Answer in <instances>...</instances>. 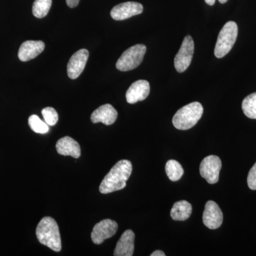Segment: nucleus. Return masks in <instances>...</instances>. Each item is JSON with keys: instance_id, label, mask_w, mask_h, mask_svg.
Masks as SVG:
<instances>
[{"instance_id": "nucleus-1", "label": "nucleus", "mask_w": 256, "mask_h": 256, "mask_svg": "<svg viewBox=\"0 0 256 256\" xmlns=\"http://www.w3.org/2000/svg\"><path fill=\"white\" fill-rule=\"evenodd\" d=\"M132 165L127 160H120L112 166L102 180L99 188L101 194L112 193L119 191L126 186V182L132 174Z\"/></svg>"}, {"instance_id": "nucleus-2", "label": "nucleus", "mask_w": 256, "mask_h": 256, "mask_svg": "<svg viewBox=\"0 0 256 256\" xmlns=\"http://www.w3.org/2000/svg\"><path fill=\"white\" fill-rule=\"evenodd\" d=\"M36 235L40 244L46 246L54 252L62 250V239L58 224L53 218L46 216L42 218L36 227Z\"/></svg>"}, {"instance_id": "nucleus-3", "label": "nucleus", "mask_w": 256, "mask_h": 256, "mask_svg": "<svg viewBox=\"0 0 256 256\" xmlns=\"http://www.w3.org/2000/svg\"><path fill=\"white\" fill-rule=\"evenodd\" d=\"M203 112V106L200 102H191L176 112L172 119L173 126L181 130L191 129L201 119Z\"/></svg>"}, {"instance_id": "nucleus-4", "label": "nucleus", "mask_w": 256, "mask_h": 256, "mask_svg": "<svg viewBox=\"0 0 256 256\" xmlns=\"http://www.w3.org/2000/svg\"><path fill=\"white\" fill-rule=\"evenodd\" d=\"M238 26L235 22H228L222 28L216 44L214 54L216 58H223L233 48L238 36Z\"/></svg>"}, {"instance_id": "nucleus-5", "label": "nucleus", "mask_w": 256, "mask_h": 256, "mask_svg": "<svg viewBox=\"0 0 256 256\" xmlns=\"http://www.w3.org/2000/svg\"><path fill=\"white\" fill-rule=\"evenodd\" d=\"M146 47L144 44H136L124 50L116 63V68L120 72H128L137 68L142 63Z\"/></svg>"}, {"instance_id": "nucleus-6", "label": "nucleus", "mask_w": 256, "mask_h": 256, "mask_svg": "<svg viewBox=\"0 0 256 256\" xmlns=\"http://www.w3.org/2000/svg\"><path fill=\"white\" fill-rule=\"evenodd\" d=\"M194 52V43L191 36H185L182 44L174 58V67L178 73H183L190 66Z\"/></svg>"}, {"instance_id": "nucleus-7", "label": "nucleus", "mask_w": 256, "mask_h": 256, "mask_svg": "<svg viewBox=\"0 0 256 256\" xmlns=\"http://www.w3.org/2000/svg\"><path fill=\"white\" fill-rule=\"evenodd\" d=\"M222 160L218 156H210L202 160L200 164V174L207 182L214 184L218 182L222 170Z\"/></svg>"}, {"instance_id": "nucleus-8", "label": "nucleus", "mask_w": 256, "mask_h": 256, "mask_svg": "<svg viewBox=\"0 0 256 256\" xmlns=\"http://www.w3.org/2000/svg\"><path fill=\"white\" fill-rule=\"evenodd\" d=\"M118 229L117 222L111 220H104L96 224L92 233V242L96 245L102 244L106 239L114 236Z\"/></svg>"}, {"instance_id": "nucleus-9", "label": "nucleus", "mask_w": 256, "mask_h": 256, "mask_svg": "<svg viewBox=\"0 0 256 256\" xmlns=\"http://www.w3.org/2000/svg\"><path fill=\"white\" fill-rule=\"evenodd\" d=\"M143 6L136 2H127L114 6L110 12L111 18L117 21L127 20L136 15L142 14Z\"/></svg>"}, {"instance_id": "nucleus-10", "label": "nucleus", "mask_w": 256, "mask_h": 256, "mask_svg": "<svg viewBox=\"0 0 256 256\" xmlns=\"http://www.w3.org/2000/svg\"><path fill=\"white\" fill-rule=\"evenodd\" d=\"M223 213L216 202L208 201L205 205L203 214V223L212 230L220 228L223 223Z\"/></svg>"}, {"instance_id": "nucleus-11", "label": "nucleus", "mask_w": 256, "mask_h": 256, "mask_svg": "<svg viewBox=\"0 0 256 256\" xmlns=\"http://www.w3.org/2000/svg\"><path fill=\"white\" fill-rule=\"evenodd\" d=\"M89 56V52L86 48L78 50L69 60L67 64V73L70 79H76L84 72Z\"/></svg>"}, {"instance_id": "nucleus-12", "label": "nucleus", "mask_w": 256, "mask_h": 256, "mask_svg": "<svg viewBox=\"0 0 256 256\" xmlns=\"http://www.w3.org/2000/svg\"><path fill=\"white\" fill-rule=\"evenodd\" d=\"M150 92L149 82L139 80L133 82L126 92V100L130 104H134L138 101L146 100Z\"/></svg>"}, {"instance_id": "nucleus-13", "label": "nucleus", "mask_w": 256, "mask_h": 256, "mask_svg": "<svg viewBox=\"0 0 256 256\" xmlns=\"http://www.w3.org/2000/svg\"><path fill=\"white\" fill-rule=\"evenodd\" d=\"M45 44L42 41H26L18 50V57L22 62H28L38 56L44 50Z\"/></svg>"}, {"instance_id": "nucleus-14", "label": "nucleus", "mask_w": 256, "mask_h": 256, "mask_svg": "<svg viewBox=\"0 0 256 256\" xmlns=\"http://www.w3.org/2000/svg\"><path fill=\"white\" fill-rule=\"evenodd\" d=\"M118 118V112L110 104H105L100 106L92 112L90 120L92 124L102 122L106 126H110L116 122Z\"/></svg>"}, {"instance_id": "nucleus-15", "label": "nucleus", "mask_w": 256, "mask_h": 256, "mask_svg": "<svg viewBox=\"0 0 256 256\" xmlns=\"http://www.w3.org/2000/svg\"><path fill=\"white\" fill-rule=\"evenodd\" d=\"M134 236L132 230H127L122 234L114 250V256H132L134 249Z\"/></svg>"}, {"instance_id": "nucleus-16", "label": "nucleus", "mask_w": 256, "mask_h": 256, "mask_svg": "<svg viewBox=\"0 0 256 256\" xmlns=\"http://www.w3.org/2000/svg\"><path fill=\"white\" fill-rule=\"evenodd\" d=\"M57 152L60 156H72L78 159L80 156V146L73 138L66 136L60 138L56 144Z\"/></svg>"}, {"instance_id": "nucleus-17", "label": "nucleus", "mask_w": 256, "mask_h": 256, "mask_svg": "<svg viewBox=\"0 0 256 256\" xmlns=\"http://www.w3.org/2000/svg\"><path fill=\"white\" fill-rule=\"evenodd\" d=\"M192 213L191 204L182 200L175 202L170 212V216L174 220H186L191 216Z\"/></svg>"}, {"instance_id": "nucleus-18", "label": "nucleus", "mask_w": 256, "mask_h": 256, "mask_svg": "<svg viewBox=\"0 0 256 256\" xmlns=\"http://www.w3.org/2000/svg\"><path fill=\"white\" fill-rule=\"evenodd\" d=\"M165 171L168 178L171 181H178L184 174V169L182 166L174 160H170L166 162L165 166Z\"/></svg>"}, {"instance_id": "nucleus-19", "label": "nucleus", "mask_w": 256, "mask_h": 256, "mask_svg": "<svg viewBox=\"0 0 256 256\" xmlns=\"http://www.w3.org/2000/svg\"><path fill=\"white\" fill-rule=\"evenodd\" d=\"M242 110L246 117L256 119V92L250 94L242 102Z\"/></svg>"}, {"instance_id": "nucleus-20", "label": "nucleus", "mask_w": 256, "mask_h": 256, "mask_svg": "<svg viewBox=\"0 0 256 256\" xmlns=\"http://www.w3.org/2000/svg\"><path fill=\"white\" fill-rule=\"evenodd\" d=\"M52 4V0H35L32 13L36 18H44L48 14Z\"/></svg>"}, {"instance_id": "nucleus-21", "label": "nucleus", "mask_w": 256, "mask_h": 256, "mask_svg": "<svg viewBox=\"0 0 256 256\" xmlns=\"http://www.w3.org/2000/svg\"><path fill=\"white\" fill-rule=\"evenodd\" d=\"M28 126L32 130L38 134H46L50 131V128L46 122H44L36 114H32L28 118Z\"/></svg>"}, {"instance_id": "nucleus-22", "label": "nucleus", "mask_w": 256, "mask_h": 256, "mask_svg": "<svg viewBox=\"0 0 256 256\" xmlns=\"http://www.w3.org/2000/svg\"><path fill=\"white\" fill-rule=\"evenodd\" d=\"M42 116L48 126H54L58 122V116L56 110L52 107H47L42 111Z\"/></svg>"}, {"instance_id": "nucleus-23", "label": "nucleus", "mask_w": 256, "mask_h": 256, "mask_svg": "<svg viewBox=\"0 0 256 256\" xmlns=\"http://www.w3.org/2000/svg\"><path fill=\"white\" fill-rule=\"evenodd\" d=\"M248 186L252 190H256V162L249 171L247 178Z\"/></svg>"}, {"instance_id": "nucleus-24", "label": "nucleus", "mask_w": 256, "mask_h": 256, "mask_svg": "<svg viewBox=\"0 0 256 256\" xmlns=\"http://www.w3.org/2000/svg\"><path fill=\"white\" fill-rule=\"evenodd\" d=\"M80 0H66V4L69 8H74L78 6Z\"/></svg>"}, {"instance_id": "nucleus-25", "label": "nucleus", "mask_w": 256, "mask_h": 256, "mask_svg": "<svg viewBox=\"0 0 256 256\" xmlns=\"http://www.w3.org/2000/svg\"><path fill=\"white\" fill-rule=\"evenodd\" d=\"M151 256H165V254L164 252H162V250H156L151 254Z\"/></svg>"}, {"instance_id": "nucleus-26", "label": "nucleus", "mask_w": 256, "mask_h": 256, "mask_svg": "<svg viewBox=\"0 0 256 256\" xmlns=\"http://www.w3.org/2000/svg\"><path fill=\"white\" fill-rule=\"evenodd\" d=\"M207 4L210 5V6H212L215 4L216 0H205Z\"/></svg>"}, {"instance_id": "nucleus-27", "label": "nucleus", "mask_w": 256, "mask_h": 256, "mask_svg": "<svg viewBox=\"0 0 256 256\" xmlns=\"http://www.w3.org/2000/svg\"><path fill=\"white\" fill-rule=\"evenodd\" d=\"M218 2H220V3H222V4H224V3L228 2V0H218Z\"/></svg>"}]
</instances>
